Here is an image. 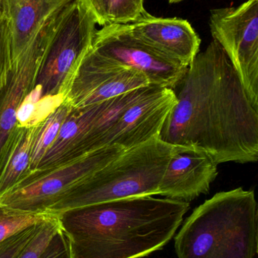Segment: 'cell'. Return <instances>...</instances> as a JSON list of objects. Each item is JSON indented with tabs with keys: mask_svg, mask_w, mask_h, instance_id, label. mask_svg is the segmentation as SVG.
Masks as SVG:
<instances>
[{
	"mask_svg": "<svg viewBox=\"0 0 258 258\" xmlns=\"http://www.w3.org/2000/svg\"><path fill=\"white\" fill-rule=\"evenodd\" d=\"M75 0H6L12 59L20 55L39 26L54 12Z\"/></svg>",
	"mask_w": 258,
	"mask_h": 258,
	"instance_id": "9a60e30c",
	"label": "cell"
},
{
	"mask_svg": "<svg viewBox=\"0 0 258 258\" xmlns=\"http://www.w3.org/2000/svg\"><path fill=\"white\" fill-rule=\"evenodd\" d=\"M59 228L57 214L54 213L39 224L34 236L16 258H39Z\"/></svg>",
	"mask_w": 258,
	"mask_h": 258,
	"instance_id": "ffe728a7",
	"label": "cell"
},
{
	"mask_svg": "<svg viewBox=\"0 0 258 258\" xmlns=\"http://www.w3.org/2000/svg\"><path fill=\"white\" fill-rule=\"evenodd\" d=\"M38 125L17 126L9 138L0 159V197L30 175L32 144Z\"/></svg>",
	"mask_w": 258,
	"mask_h": 258,
	"instance_id": "2e32d148",
	"label": "cell"
},
{
	"mask_svg": "<svg viewBox=\"0 0 258 258\" xmlns=\"http://www.w3.org/2000/svg\"><path fill=\"white\" fill-rule=\"evenodd\" d=\"M0 15L6 16V0H0Z\"/></svg>",
	"mask_w": 258,
	"mask_h": 258,
	"instance_id": "cb8c5ba5",
	"label": "cell"
},
{
	"mask_svg": "<svg viewBox=\"0 0 258 258\" xmlns=\"http://www.w3.org/2000/svg\"><path fill=\"white\" fill-rule=\"evenodd\" d=\"M98 25L127 24L145 11L144 0H83Z\"/></svg>",
	"mask_w": 258,
	"mask_h": 258,
	"instance_id": "e0dca14e",
	"label": "cell"
},
{
	"mask_svg": "<svg viewBox=\"0 0 258 258\" xmlns=\"http://www.w3.org/2000/svg\"><path fill=\"white\" fill-rule=\"evenodd\" d=\"M91 49L104 58L141 73L150 84L173 90L188 69L132 36L126 24L105 26L97 30Z\"/></svg>",
	"mask_w": 258,
	"mask_h": 258,
	"instance_id": "ba28073f",
	"label": "cell"
},
{
	"mask_svg": "<svg viewBox=\"0 0 258 258\" xmlns=\"http://www.w3.org/2000/svg\"><path fill=\"white\" fill-rule=\"evenodd\" d=\"M41 222L25 229L3 242L0 245V258H16L34 236Z\"/></svg>",
	"mask_w": 258,
	"mask_h": 258,
	"instance_id": "7402d4cb",
	"label": "cell"
},
{
	"mask_svg": "<svg viewBox=\"0 0 258 258\" xmlns=\"http://www.w3.org/2000/svg\"><path fill=\"white\" fill-rule=\"evenodd\" d=\"M108 101L109 100L82 108L73 107L35 172L45 171L80 157L79 150L106 108Z\"/></svg>",
	"mask_w": 258,
	"mask_h": 258,
	"instance_id": "5bb4252c",
	"label": "cell"
},
{
	"mask_svg": "<svg viewBox=\"0 0 258 258\" xmlns=\"http://www.w3.org/2000/svg\"><path fill=\"white\" fill-rule=\"evenodd\" d=\"M39 258H72L69 239L62 229L55 233Z\"/></svg>",
	"mask_w": 258,
	"mask_h": 258,
	"instance_id": "603a6c76",
	"label": "cell"
},
{
	"mask_svg": "<svg viewBox=\"0 0 258 258\" xmlns=\"http://www.w3.org/2000/svg\"><path fill=\"white\" fill-rule=\"evenodd\" d=\"M211 33L224 48L254 105L258 107V0L212 9Z\"/></svg>",
	"mask_w": 258,
	"mask_h": 258,
	"instance_id": "52a82bcc",
	"label": "cell"
},
{
	"mask_svg": "<svg viewBox=\"0 0 258 258\" xmlns=\"http://www.w3.org/2000/svg\"><path fill=\"white\" fill-rule=\"evenodd\" d=\"M183 1V0H169L170 3H180V2Z\"/></svg>",
	"mask_w": 258,
	"mask_h": 258,
	"instance_id": "d4e9b609",
	"label": "cell"
},
{
	"mask_svg": "<svg viewBox=\"0 0 258 258\" xmlns=\"http://www.w3.org/2000/svg\"><path fill=\"white\" fill-rule=\"evenodd\" d=\"M177 258H255L258 206L254 190L218 192L194 209L174 238Z\"/></svg>",
	"mask_w": 258,
	"mask_h": 258,
	"instance_id": "3957f363",
	"label": "cell"
},
{
	"mask_svg": "<svg viewBox=\"0 0 258 258\" xmlns=\"http://www.w3.org/2000/svg\"><path fill=\"white\" fill-rule=\"evenodd\" d=\"M176 103L175 91L149 85L105 134L98 148L118 145L127 150L159 137Z\"/></svg>",
	"mask_w": 258,
	"mask_h": 258,
	"instance_id": "30bf717a",
	"label": "cell"
},
{
	"mask_svg": "<svg viewBox=\"0 0 258 258\" xmlns=\"http://www.w3.org/2000/svg\"><path fill=\"white\" fill-rule=\"evenodd\" d=\"M177 88L162 141L201 149L218 165L257 162L258 107L216 40L197 54Z\"/></svg>",
	"mask_w": 258,
	"mask_h": 258,
	"instance_id": "6da1fadb",
	"label": "cell"
},
{
	"mask_svg": "<svg viewBox=\"0 0 258 258\" xmlns=\"http://www.w3.org/2000/svg\"><path fill=\"white\" fill-rule=\"evenodd\" d=\"M218 164L201 149L173 145L171 159L159 186V195L189 202L207 194L218 176Z\"/></svg>",
	"mask_w": 258,
	"mask_h": 258,
	"instance_id": "7c38bea8",
	"label": "cell"
},
{
	"mask_svg": "<svg viewBox=\"0 0 258 258\" xmlns=\"http://www.w3.org/2000/svg\"><path fill=\"white\" fill-rule=\"evenodd\" d=\"M53 214L24 212L0 203V245L14 235L47 219Z\"/></svg>",
	"mask_w": 258,
	"mask_h": 258,
	"instance_id": "d6986e66",
	"label": "cell"
},
{
	"mask_svg": "<svg viewBox=\"0 0 258 258\" xmlns=\"http://www.w3.org/2000/svg\"><path fill=\"white\" fill-rule=\"evenodd\" d=\"M69 6L56 11L42 22L12 63L7 84L0 91V159L17 127L18 107L33 89L48 43Z\"/></svg>",
	"mask_w": 258,
	"mask_h": 258,
	"instance_id": "9c48e42d",
	"label": "cell"
},
{
	"mask_svg": "<svg viewBox=\"0 0 258 258\" xmlns=\"http://www.w3.org/2000/svg\"><path fill=\"white\" fill-rule=\"evenodd\" d=\"M189 207L186 202L142 196L56 214L72 258H140L173 239Z\"/></svg>",
	"mask_w": 258,
	"mask_h": 258,
	"instance_id": "7a4b0ae2",
	"label": "cell"
},
{
	"mask_svg": "<svg viewBox=\"0 0 258 258\" xmlns=\"http://www.w3.org/2000/svg\"><path fill=\"white\" fill-rule=\"evenodd\" d=\"M118 145L105 147L45 171L35 172L0 197V203L17 210L45 213L92 174L122 154Z\"/></svg>",
	"mask_w": 258,
	"mask_h": 258,
	"instance_id": "8992f818",
	"label": "cell"
},
{
	"mask_svg": "<svg viewBox=\"0 0 258 258\" xmlns=\"http://www.w3.org/2000/svg\"><path fill=\"white\" fill-rule=\"evenodd\" d=\"M126 27L132 36L185 66H189L199 52L201 39L186 20L158 18L144 11Z\"/></svg>",
	"mask_w": 258,
	"mask_h": 258,
	"instance_id": "4fadbf2b",
	"label": "cell"
},
{
	"mask_svg": "<svg viewBox=\"0 0 258 258\" xmlns=\"http://www.w3.org/2000/svg\"><path fill=\"white\" fill-rule=\"evenodd\" d=\"M173 145L154 137L125 150L48 209L59 213L130 197L159 195Z\"/></svg>",
	"mask_w": 258,
	"mask_h": 258,
	"instance_id": "277c9868",
	"label": "cell"
},
{
	"mask_svg": "<svg viewBox=\"0 0 258 258\" xmlns=\"http://www.w3.org/2000/svg\"><path fill=\"white\" fill-rule=\"evenodd\" d=\"M12 63V39L9 18L0 15V91L7 84Z\"/></svg>",
	"mask_w": 258,
	"mask_h": 258,
	"instance_id": "44dd1931",
	"label": "cell"
},
{
	"mask_svg": "<svg viewBox=\"0 0 258 258\" xmlns=\"http://www.w3.org/2000/svg\"><path fill=\"white\" fill-rule=\"evenodd\" d=\"M96 21L83 0H75L58 26L45 51L34 87L41 98L64 102L96 33Z\"/></svg>",
	"mask_w": 258,
	"mask_h": 258,
	"instance_id": "5b68a950",
	"label": "cell"
},
{
	"mask_svg": "<svg viewBox=\"0 0 258 258\" xmlns=\"http://www.w3.org/2000/svg\"><path fill=\"white\" fill-rule=\"evenodd\" d=\"M150 84L141 73L104 58L90 49L71 85L66 99L74 108L104 102Z\"/></svg>",
	"mask_w": 258,
	"mask_h": 258,
	"instance_id": "8fae6325",
	"label": "cell"
},
{
	"mask_svg": "<svg viewBox=\"0 0 258 258\" xmlns=\"http://www.w3.org/2000/svg\"><path fill=\"white\" fill-rule=\"evenodd\" d=\"M71 103L65 100L45 120L38 125L32 144L30 174L36 171L42 158L54 142L62 124L72 110ZM29 175V176H30Z\"/></svg>",
	"mask_w": 258,
	"mask_h": 258,
	"instance_id": "ac0fdd59",
	"label": "cell"
}]
</instances>
